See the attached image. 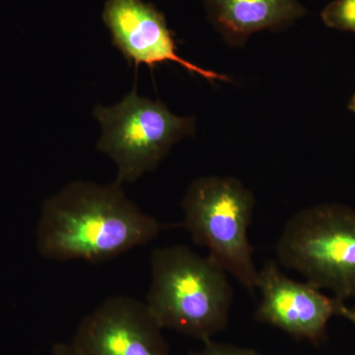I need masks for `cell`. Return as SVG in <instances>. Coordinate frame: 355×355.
<instances>
[{"instance_id": "cell-11", "label": "cell", "mask_w": 355, "mask_h": 355, "mask_svg": "<svg viewBox=\"0 0 355 355\" xmlns=\"http://www.w3.org/2000/svg\"><path fill=\"white\" fill-rule=\"evenodd\" d=\"M190 355H261L260 352L248 347H235L226 343H214L212 340L205 343L203 349L191 352Z\"/></svg>"}, {"instance_id": "cell-9", "label": "cell", "mask_w": 355, "mask_h": 355, "mask_svg": "<svg viewBox=\"0 0 355 355\" xmlns=\"http://www.w3.org/2000/svg\"><path fill=\"white\" fill-rule=\"evenodd\" d=\"M210 19L232 46H243L254 33L284 29L304 15L298 0H205Z\"/></svg>"}, {"instance_id": "cell-12", "label": "cell", "mask_w": 355, "mask_h": 355, "mask_svg": "<svg viewBox=\"0 0 355 355\" xmlns=\"http://www.w3.org/2000/svg\"><path fill=\"white\" fill-rule=\"evenodd\" d=\"M50 355H83L73 343H58L51 349Z\"/></svg>"}, {"instance_id": "cell-6", "label": "cell", "mask_w": 355, "mask_h": 355, "mask_svg": "<svg viewBox=\"0 0 355 355\" xmlns=\"http://www.w3.org/2000/svg\"><path fill=\"white\" fill-rule=\"evenodd\" d=\"M257 289L261 292L257 321L316 345L326 340L329 321L338 316L343 303L309 282L289 279L272 260L259 270Z\"/></svg>"}, {"instance_id": "cell-14", "label": "cell", "mask_w": 355, "mask_h": 355, "mask_svg": "<svg viewBox=\"0 0 355 355\" xmlns=\"http://www.w3.org/2000/svg\"><path fill=\"white\" fill-rule=\"evenodd\" d=\"M349 109V111L354 112V113H355V94L354 95V97L352 98V100H350Z\"/></svg>"}, {"instance_id": "cell-2", "label": "cell", "mask_w": 355, "mask_h": 355, "mask_svg": "<svg viewBox=\"0 0 355 355\" xmlns=\"http://www.w3.org/2000/svg\"><path fill=\"white\" fill-rule=\"evenodd\" d=\"M150 268L146 303L163 329L207 343L227 327L233 288L209 257L184 245L157 248Z\"/></svg>"}, {"instance_id": "cell-8", "label": "cell", "mask_w": 355, "mask_h": 355, "mask_svg": "<svg viewBox=\"0 0 355 355\" xmlns=\"http://www.w3.org/2000/svg\"><path fill=\"white\" fill-rule=\"evenodd\" d=\"M103 19L109 28L113 44L128 64L153 69L158 64L175 62L191 73L214 83L229 81L228 77L205 69L180 57L172 32L164 15L141 0H108Z\"/></svg>"}, {"instance_id": "cell-10", "label": "cell", "mask_w": 355, "mask_h": 355, "mask_svg": "<svg viewBox=\"0 0 355 355\" xmlns=\"http://www.w3.org/2000/svg\"><path fill=\"white\" fill-rule=\"evenodd\" d=\"M321 17L328 27L355 33V0H334L322 11Z\"/></svg>"}, {"instance_id": "cell-1", "label": "cell", "mask_w": 355, "mask_h": 355, "mask_svg": "<svg viewBox=\"0 0 355 355\" xmlns=\"http://www.w3.org/2000/svg\"><path fill=\"white\" fill-rule=\"evenodd\" d=\"M165 227L135 205L118 182L76 181L44 202L37 246L49 260L102 263L148 244Z\"/></svg>"}, {"instance_id": "cell-3", "label": "cell", "mask_w": 355, "mask_h": 355, "mask_svg": "<svg viewBox=\"0 0 355 355\" xmlns=\"http://www.w3.org/2000/svg\"><path fill=\"white\" fill-rule=\"evenodd\" d=\"M182 209V226L193 241L207 248L210 260L241 286L256 291L259 270L248 237L254 214L253 193L235 178L202 177L191 183Z\"/></svg>"}, {"instance_id": "cell-4", "label": "cell", "mask_w": 355, "mask_h": 355, "mask_svg": "<svg viewBox=\"0 0 355 355\" xmlns=\"http://www.w3.org/2000/svg\"><path fill=\"white\" fill-rule=\"evenodd\" d=\"M275 253L279 265L300 273L345 302L355 298V209L323 203L300 210L284 225Z\"/></svg>"}, {"instance_id": "cell-5", "label": "cell", "mask_w": 355, "mask_h": 355, "mask_svg": "<svg viewBox=\"0 0 355 355\" xmlns=\"http://www.w3.org/2000/svg\"><path fill=\"white\" fill-rule=\"evenodd\" d=\"M94 114L102 127L97 148L116 163L121 184L153 171L177 141L195 130V119L178 116L163 103L140 97L135 87L114 106L96 107Z\"/></svg>"}, {"instance_id": "cell-7", "label": "cell", "mask_w": 355, "mask_h": 355, "mask_svg": "<svg viewBox=\"0 0 355 355\" xmlns=\"http://www.w3.org/2000/svg\"><path fill=\"white\" fill-rule=\"evenodd\" d=\"M146 302L113 296L83 318L74 345L83 355H171Z\"/></svg>"}, {"instance_id": "cell-13", "label": "cell", "mask_w": 355, "mask_h": 355, "mask_svg": "<svg viewBox=\"0 0 355 355\" xmlns=\"http://www.w3.org/2000/svg\"><path fill=\"white\" fill-rule=\"evenodd\" d=\"M338 316H340L347 319L350 323L354 324L355 326V306L349 307L343 302L338 309Z\"/></svg>"}]
</instances>
